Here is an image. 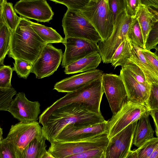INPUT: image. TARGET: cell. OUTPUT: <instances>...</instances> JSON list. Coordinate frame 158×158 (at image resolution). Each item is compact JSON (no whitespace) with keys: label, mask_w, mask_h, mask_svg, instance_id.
Returning a JSON list of instances; mask_svg holds the SVG:
<instances>
[{"label":"cell","mask_w":158,"mask_h":158,"mask_svg":"<svg viewBox=\"0 0 158 158\" xmlns=\"http://www.w3.org/2000/svg\"><path fill=\"white\" fill-rule=\"evenodd\" d=\"M105 148L94 149L65 158H103Z\"/></svg>","instance_id":"cell-39"},{"label":"cell","mask_w":158,"mask_h":158,"mask_svg":"<svg viewBox=\"0 0 158 158\" xmlns=\"http://www.w3.org/2000/svg\"><path fill=\"white\" fill-rule=\"evenodd\" d=\"M109 139L107 133L81 141L63 142L53 140L47 150L56 158H65L89 150L105 148Z\"/></svg>","instance_id":"cell-5"},{"label":"cell","mask_w":158,"mask_h":158,"mask_svg":"<svg viewBox=\"0 0 158 158\" xmlns=\"http://www.w3.org/2000/svg\"><path fill=\"white\" fill-rule=\"evenodd\" d=\"M108 4L112 13L114 26L118 16L125 9L124 0H108Z\"/></svg>","instance_id":"cell-38"},{"label":"cell","mask_w":158,"mask_h":158,"mask_svg":"<svg viewBox=\"0 0 158 158\" xmlns=\"http://www.w3.org/2000/svg\"><path fill=\"white\" fill-rule=\"evenodd\" d=\"M125 158H138L136 149L131 150Z\"/></svg>","instance_id":"cell-44"},{"label":"cell","mask_w":158,"mask_h":158,"mask_svg":"<svg viewBox=\"0 0 158 158\" xmlns=\"http://www.w3.org/2000/svg\"><path fill=\"white\" fill-rule=\"evenodd\" d=\"M12 68L18 75L20 77L27 79L30 73H31L33 63L23 60L15 59Z\"/></svg>","instance_id":"cell-29"},{"label":"cell","mask_w":158,"mask_h":158,"mask_svg":"<svg viewBox=\"0 0 158 158\" xmlns=\"http://www.w3.org/2000/svg\"><path fill=\"white\" fill-rule=\"evenodd\" d=\"M103 71L95 69L64 78L54 85V89L59 92L70 93L76 91L102 76Z\"/></svg>","instance_id":"cell-17"},{"label":"cell","mask_w":158,"mask_h":158,"mask_svg":"<svg viewBox=\"0 0 158 158\" xmlns=\"http://www.w3.org/2000/svg\"><path fill=\"white\" fill-rule=\"evenodd\" d=\"M11 34L12 31L2 17V6L0 5V66L4 65V59L8 54Z\"/></svg>","instance_id":"cell-25"},{"label":"cell","mask_w":158,"mask_h":158,"mask_svg":"<svg viewBox=\"0 0 158 158\" xmlns=\"http://www.w3.org/2000/svg\"><path fill=\"white\" fill-rule=\"evenodd\" d=\"M140 49L147 62L158 72V52H153L150 50L141 48Z\"/></svg>","instance_id":"cell-40"},{"label":"cell","mask_w":158,"mask_h":158,"mask_svg":"<svg viewBox=\"0 0 158 158\" xmlns=\"http://www.w3.org/2000/svg\"><path fill=\"white\" fill-rule=\"evenodd\" d=\"M102 83L113 114L117 113L128 101L127 91L119 75L103 73Z\"/></svg>","instance_id":"cell-8"},{"label":"cell","mask_w":158,"mask_h":158,"mask_svg":"<svg viewBox=\"0 0 158 158\" xmlns=\"http://www.w3.org/2000/svg\"><path fill=\"white\" fill-rule=\"evenodd\" d=\"M102 114L90 111L85 104L73 103L54 111L42 124V134L50 143L67 126H92L105 121Z\"/></svg>","instance_id":"cell-1"},{"label":"cell","mask_w":158,"mask_h":158,"mask_svg":"<svg viewBox=\"0 0 158 158\" xmlns=\"http://www.w3.org/2000/svg\"><path fill=\"white\" fill-rule=\"evenodd\" d=\"M132 54L128 62L134 64L141 69L149 85H151V83L154 82L158 83V72L146 60L140 50V47L132 43Z\"/></svg>","instance_id":"cell-22"},{"label":"cell","mask_w":158,"mask_h":158,"mask_svg":"<svg viewBox=\"0 0 158 158\" xmlns=\"http://www.w3.org/2000/svg\"><path fill=\"white\" fill-rule=\"evenodd\" d=\"M132 49V43L127 37L117 48L111 58L110 63L114 68L119 66H124L131 56Z\"/></svg>","instance_id":"cell-24"},{"label":"cell","mask_w":158,"mask_h":158,"mask_svg":"<svg viewBox=\"0 0 158 158\" xmlns=\"http://www.w3.org/2000/svg\"><path fill=\"white\" fill-rule=\"evenodd\" d=\"M14 8L21 17L41 22H49L54 15L45 0H21L16 3Z\"/></svg>","instance_id":"cell-13"},{"label":"cell","mask_w":158,"mask_h":158,"mask_svg":"<svg viewBox=\"0 0 158 158\" xmlns=\"http://www.w3.org/2000/svg\"><path fill=\"white\" fill-rule=\"evenodd\" d=\"M123 67L126 69L136 81L143 85L150 88L151 85L147 82L144 73L136 64L128 62Z\"/></svg>","instance_id":"cell-31"},{"label":"cell","mask_w":158,"mask_h":158,"mask_svg":"<svg viewBox=\"0 0 158 158\" xmlns=\"http://www.w3.org/2000/svg\"><path fill=\"white\" fill-rule=\"evenodd\" d=\"M145 107L148 111L158 109V83L151 84Z\"/></svg>","instance_id":"cell-32"},{"label":"cell","mask_w":158,"mask_h":158,"mask_svg":"<svg viewBox=\"0 0 158 158\" xmlns=\"http://www.w3.org/2000/svg\"><path fill=\"white\" fill-rule=\"evenodd\" d=\"M147 111L144 106L128 101L108 121L109 139L129 124L138 120Z\"/></svg>","instance_id":"cell-10"},{"label":"cell","mask_w":158,"mask_h":158,"mask_svg":"<svg viewBox=\"0 0 158 158\" xmlns=\"http://www.w3.org/2000/svg\"><path fill=\"white\" fill-rule=\"evenodd\" d=\"M17 92L13 87L9 88H0V110L7 111L12 98Z\"/></svg>","instance_id":"cell-33"},{"label":"cell","mask_w":158,"mask_h":158,"mask_svg":"<svg viewBox=\"0 0 158 158\" xmlns=\"http://www.w3.org/2000/svg\"><path fill=\"white\" fill-rule=\"evenodd\" d=\"M136 121L109 139L105 149L103 158H125L131 150Z\"/></svg>","instance_id":"cell-11"},{"label":"cell","mask_w":158,"mask_h":158,"mask_svg":"<svg viewBox=\"0 0 158 158\" xmlns=\"http://www.w3.org/2000/svg\"><path fill=\"white\" fill-rule=\"evenodd\" d=\"M62 43L65 48L62 60L63 68L92 53L98 52V44L85 39L64 38Z\"/></svg>","instance_id":"cell-16"},{"label":"cell","mask_w":158,"mask_h":158,"mask_svg":"<svg viewBox=\"0 0 158 158\" xmlns=\"http://www.w3.org/2000/svg\"><path fill=\"white\" fill-rule=\"evenodd\" d=\"M102 76L82 88L67 93L57 100L43 111L39 117V123L42 124L56 109L73 103L83 104L91 112L98 115L102 114L100 105L104 93Z\"/></svg>","instance_id":"cell-3"},{"label":"cell","mask_w":158,"mask_h":158,"mask_svg":"<svg viewBox=\"0 0 158 158\" xmlns=\"http://www.w3.org/2000/svg\"><path fill=\"white\" fill-rule=\"evenodd\" d=\"M148 158H158V146L155 148L152 153Z\"/></svg>","instance_id":"cell-45"},{"label":"cell","mask_w":158,"mask_h":158,"mask_svg":"<svg viewBox=\"0 0 158 158\" xmlns=\"http://www.w3.org/2000/svg\"><path fill=\"white\" fill-rule=\"evenodd\" d=\"M30 24L36 34L45 44L63 42L64 38L52 28L31 21Z\"/></svg>","instance_id":"cell-26"},{"label":"cell","mask_w":158,"mask_h":158,"mask_svg":"<svg viewBox=\"0 0 158 158\" xmlns=\"http://www.w3.org/2000/svg\"><path fill=\"white\" fill-rule=\"evenodd\" d=\"M2 129L0 127V144L3 139L2 137Z\"/></svg>","instance_id":"cell-47"},{"label":"cell","mask_w":158,"mask_h":158,"mask_svg":"<svg viewBox=\"0 0 158 158\" xmlns=\"http://www.w3.org/2000/svg\"><path fill=\"white\" fill-rule=\"evenodd\" d=\"M41 158H56L49 154L47 150L42 156Z\"/></svg>","instance_id":"cell-46"},{"label":"cell","mask_w":158,"mask_h":158,"mask_svg":"<svg viewBox=\"0 0 158 158\" xmlns=\"http://www.w3.org/2000/svg\"><path fill=\"white\" fill-rule=\"evenodd\" d=\"M131 20L125 10L118 17L113 26L111 34L108 38L98 44V52L103 63H110L111 58L118 47L127 38Z\"/></svg>","instance_id":"cell-7"},{"label":"cell","mask_w":158,"mask_h":158,"mask_svg":"<svg viewBox=\"0 0 158 158\" xmlns=\"http://www.w3.org/2000/svg\"><path fill=\"white\" fill-rule=\"evenodd\" d=\"M64 38L83 39L98 44L101 39L94 28L80 12L67 9L62 20Z\"/></svg>","instance_id":"cell-6"},{"label":"cell","mask_w":158,"mask_h":158,"mask_svg":"<svg viewBox=\"0 0 158 158\" xmlns=\"http://www.w3.org/2000/svg\"><path fill=\"white\" fill-rule=\"evenodd\" d=\"M158 43V22L152 26L149 32L145 44V49L151 50L155 49L158 51L157 45Z\"/></svg>","instance_id":"cell-36"},{"label":"cell","mask_w":158,"mask_h":158,"mask_svg":"<svg viewBox=\"0 0 158 158\" xmlns=\"http://www.w3.org/2000/svg\"><path fill=\"white\" fill-rule=\"evenodd\" d=\"M0 158H17L14 146L7 138L0 144Z\"/></svg>","instance_id":"cell-35"},{"label":"cell","mask_w":158,"mask_h":158,"mask_svg":"<svg viewBox=\"0 0 158 158\" xmlns=\"http://www.w3.org/2000/svg\"><path fill=\"white\" fill-rule=\"evenodd\" d=\"M158 146V137L148 141L136 149L138 158H148Z\"/></svg>","instance_id":"cell-30"},{"label":"cell","mask_w":158,"mask_h":158,"mask_svg":"<svg viewBox=\"0 0 158 158\" xmlns=\"http://www.w3.org/2000/svg\"><path fill=\"white\" fill-rule=\"evenodd\" d=\"M141 3L158 11V0H140Z\"/></svg>","instance_id":"cell-43"},{"label":"cell","mask_w":158,"mask_h":158,"mask_svg":"<svg viewBox=\"0 0 158 158\" xmlns=\"http://www.w3.org/2000/svg\"><path fill=\"white\" fill-rule=\"evenodd\" d=\"M125 10L131 18H135L140 3V0H124Z\"/></svg>","instance_id":"cell-41"},{"label":"cell","mask_w":158,"mask_h":158,"mask_svg":"<svg viewBox=\"0 0 158 158\" xmlns=\"http://www.w3.org/2000/svg\"><path fill=\"white\" fill-rule=\"evenodd\" d=\"M41 127L37 121L20 122L11 126L6 138L12 143L15 149L22 151L33 139L42 136Z\"/></svg>","instance_id":"cell-12"},{"label":"cell","mask_w":158,"mask_h":158,"mask_svg":"<svg viewBox=\"0 0 158 158\" xmlns=\"http://www.w3.org/2000/svg\"><path fill=\"white\" fill-rule=\"evenodd\" d=\"M13 71L10 65H4L0 67V88H12L11 80Z\"/></svg>","instance_id":"cell-34"},{"label":"cell","mask_w":158,"mask_h":158,"mask_svg":"<svg viewBox=\"0 0 158 158\" xmlns=\"http://www.w3.org/2000/svg\"><path fill=\"white\" fill-rule=\"evenodd\" d=\"M127 36L133 44L140 48L145 49L141 31L135 18L131 19L127 32Z\"/></svg>","instance_id":"cell-28"},{"label":"cell","mask_w":158,"mask_h":158,"mask_svg":"<svg viewBox=\"0 0 158 158\" xmlns=\"http://www.w3.org/2000/svg\"><path fill=\"white\" fill-rule=\"evenodd\" d=\"M46 140L43 135L33 139L22 151L15 148L17 158H41L47 151Z\"/></svg>","instance_id":"cell-23"},{"label":"cell","mask_w":158,"mask_h":158,"mask_svg":"<svg viewBox=\"0 0 158 158\" xmlns=\"http://www.w3.org/2000/svg\"><path fill=\"white\" fill-rule=\"evenodd\" d=\"M30 21L20 17L17 27L12 31L8 55L14 59L23 60L33 64L46 44L31 27Z\"/></svg>","instance_id":"cell-2"},{"label":"cell","mask_w":158,"mask_h":158,"mask_svg":"<svg viewBox=\"0 0 158 158\" xmlns=\"http://www.w3.org/2000/svg\"><path fill=\"white\" fill-rule=\"evenodd\" d=\"M80 12L94 28L101 39V41L110 36L113 22L108 0H89Z\"/></svg>","instance_id":"cell-4"},{"label":"cell","mask_w":158,"mask_h":158,"mask_svg":"<svg viewBox=\"0 0 158 158\" xmlns=\"http://www.w3.org/2000/svg\"><path fill=\"white\" fill-rule=\"evenodd\" d=\"M63 55L61 49L55 48L51 44H46L33 64L31 73L38 79L51 75L60 64Z\"/></svg>","instance_id":"cell-9"},{"label":"cell","mask_w":158,"mask_h":158,"mask_svg":"<svg viewBox=\"0 0 158 158\" xmlns=\"http://www.w3.org/2000/svg\"><path fill=\"white\" fill-rule=\"evenodd\" d=\"M2 14L3 19L9 28L13 31L20 20L15 12L13 4L6 0H2Z\"/></svg>","instance_id":"cell-27"},{"label":"cell","mask_w":158,"mask_h":158,"mask_svg":"<svg viewBox=\"0 0 158 158\" xmlns=\"http://www.w3.org/2000/svg\"><path fill=\"white\" fill-rule=\"evenodd\" d=\"M56 3L61 4L66 6L68 9L77 11L81 12L85 7L89 0H51Z\"/></svg>","instance_id":"cell-37"},{"label":"cell","mask_w":158,"mask_h":158,"mask_svg":"<svg viewBox=\"0 0 158 158\" xmlns=\"http://www.w3.org/2000/svg\"><path fill=\"white\" fill-rule=\"evenodd\" d=\"M135 18L138 21L141 31L145 48L148 35L152 26L158 22V11L140 3Z\"/></svg>","instance_id":"cell-19"},{"label":"cell","mask_w":158,"mask_h":158,"mask_svg":"<svg viewBox=\"0 0 158 158\" xmlns=\"http://www.w3.org/2000/svg\"><path fill=\"white\" fill-rule=\"evenodd\" d=\"M101 61L99 53L94 52L66 66L64 72L70 74L89 71L96 69Z\"/></svg>","instance_id":"cell-20"},{"label":"cell","mask_w":158,"mask_h":158,"mask_svg":"<svg viewBox=\"0 0 158 158\" xmlns=\"http://www.w3.org/2000/svg\"><path fill=\"white\" fill-rule=\"evenodd\" d=\"M40 105L38 101L28 100L23 92H19L13 99L7 111L20 122L25 123L36 122L40 113Z\"/></svg>","instance_id":"cell-15"},{"label":"cell","mask_w":158,"mask_h":158,"mask_svg":"<svg viewBox=\"0 0 158 158\" xmlns=\"http://www.w3.org/2000/svg\"><path fill=\"white\" fill-rule=\"evenodd\" d=\"M108 121L92 126L79 127L74 124L66 126L53 140L63 142L78 141L89 139L108 131Z\"/></svg>","instance_id":"cell-14"},{"label":"cell","mask_w":158,"mask_h":158,"mask_svg":"<svg viewBox=\"0 0 158 158\" xmlns=\"http://www.w3.org/2000/svg\"><path fill=\"white\" fill-rule=\"evenodd\" d=\"M119 76L124 84L128 101L131 103L145 106L150 88L136 81L128 71L122 67Z\"/></svg>","instance_id":"cell-18"},{"label":"cell","mask_w":158,"mask_h":158,"mask_svg":"<svg viewBox=\"0 0 158 158\" xmlns=\"http://www.w3.org/2000/svg\"><path fill=\"white\" fill-rule=\"evenodd\" d=\"M148 111L149 114L151 116L153 119L156 135L157 137L158 136V109L152 110Z\"/></svg>","instance_id":"cell-42"},{"label":"cell","mask_w":158,"mask_h":158,"mask_svg":"<svg viewBox=\"0 0 158 158\" xmlns=\"http://www.w3.org/2000/svg\"><path fill=\"white\" fill-rule=\"evenodd\" d=\"M149 114L147 111L139 119L133 135L132 143L139 148L154 137V131L150 124Z\"/></svg>","instance_id":"cell-21"}]
</instances>
